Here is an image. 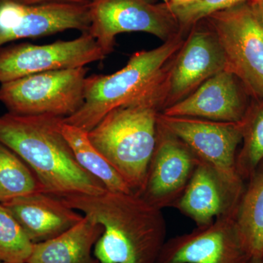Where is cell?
<instances>
[{"label": "cell", "instance_id": "obj_29", "mask_svg": "<svg viewBox=\"0 0 263 263\" xmlns=\"http://www.w3.org/2000/svg\"><path fill=\"white\" fill-rule=\"evenodd\" d=\"M262 263H263V257H262Z\"/></svg>", "mask_w": 263, "mask_h": 263}, {"label": "cell", "instance_id": "obj_22", "mask_svg": "<svg viewBox=\"0 0 263 263\" xmlns=\"http://www.w3.org/2000/svg\"><path fill=\"white\" fill-rule=\"evenodd\" d=\"M33 246L16 219L0 204V262L27 263Z\"/></svg>", "mask_w": 263, "mask_h": 263}, {"label": "cell", "instance_id": "obj_18", "mask_svg": "<svg viewBox=\"0 0 263 263\" xmlns=\"http://www.w3.org/2000/svg\"><path fill=\"white\" fill-rule=\"evenodd\" d=\"M240 196L235 219L237 228L252 258L263 257V160L250 176Z\"/></svg>", "mask_w": 263, "mask_h": 263}, {"label": "cell", "instance_id": "obj_7", "mask_svg": "<svg viewBox=\"0 0 263 263\" xmlns=\"http://www.w3.org/2000/svg\"><path fill=\"white\" fill-rule=\"evenodd\" d=\"M89 32L105 56L114 51L116 37L124 32L148 33L163 42L181 32L165 3L150 0H92L89 4Z\"/></svg>", "mask_w": 263, "mask_h": 263}, {"label": "cell", "instance_id": "obj_11", "mask_svg": "<svg viewBox=\"0 0 263 263\" xmlns=\"http://www.w3.org/2000/svg\"><path fill=\"white\" fill-rule=\"evenodd\" d=\"M89 27V5H28L0 0V48L18 40L46 37L71 29L88 32Z\"/></svg>", "mask_w": 263, "mask_h": 263}, {"label": "cell", "instance_id": "obj_13", "mask_svg": "<svg viewBox=\"0 0 263 263\" xmlns=\"http://www.w3.org/2000/svg\"><path fill=\"white\" fill-rule=\"evenodd\" d=\"M224 70L226 53L215 33L210 28L193 27L171 69L163 110L186 98L202 83Z\"/></svg>", "mask_w": 263, "mask_h": 263}, {"label": "cell", "instance_id": "obj_1", "mask_svg": "<svg viewBox=\"0 0 263 263\" xmlns=\"http://www.w3.org/2000/svg\"><path fill=\"white\" fill-rule=\"evenodd\" d=\"M61 199L103 227L93 251L99 262L157 263L166 242L165 219L139 194L106 190Z\"/></svg>", "mask_w": 263, "mask_h": 263}, {"label": "cell", "instance_id": "obj_12", "mask_svg": "<svg viewBox=\"0 0 263 263\" xmlns=\"http://www.w3.org/2000/svg\"><path fill=\"white\" fill-rule=\"evenodd\" d=\"M200 162L181 139L157 121L155 148L139 195L161 210L174 208Z\"/></svg>", "mask_w": 263, "mask_h": 263}, {"label": "cell", "instance_id": "obj_23", "mask_svg": "<svg viewBox=\"0 0 263 263\" xmlns=\"http://www.w3.org/2000/svg\"><path fill=\"white\" fill-rule=\"evenodd\" d=\"M245 2L247 0H191L183 4L167 5L183 33L211 15Z\"/></svg>", "mask_w": 263, "mask_h": 263}, {"label": "cell", "instance_id": "obj_19", "mask_svg": "<svg viewBox=\"0 0 263 263\" xmlns=\"http://www.w3.org/2000/svg\"><path fill=\"white\" fill-rule=\"evenodd\" d=\"M62 132L79 164L101 181L107 190L133 193L117 170L90 141L87 132L65 122L62 124Z\"/></svg>", "mask_w": 263, "mask_h": 263}, {"label": "cell", "instance_id": "obj_4", "mask_svg": "<svg viewBox=\"0 0 263 263\" xmlns=\"http://www.w3.org/2000/svg\"><path fill=\"white\" fill-rule=\"evenodd\" d=\"M165 98L164 92L154 93L118 107L88 133L91 143L135 193L144 186Z\"/></svg>", "mask_w": 263, "mask_h": 263}, {"label": "cell", "instance_id": "obj_6", "mask_svg": "<svg viewBox=\"0 0 263 263\" xmlns=\"http://www.w3.org/2000/svg\"><path fill=\"white\" fill-rule=\"evenodd\" d=\"M206 20L226 53L227 70L263 99V27L250 3L217 12Z\"/></svg>", "mask_w": 263, "mask_h": 263}, {"label": "cell", "instance_id": "obj_5", "mask_svg": "<svg viewBox=\"0 0 263 263\" xmlns=\"http://www.w3.org/2000/svg\"><path fill=\"white\" fill-rule=\"evenodd\" d=\"M86 67L50 71L1 84L0 102L8 113L67 118L82 106Z\"/></svg>", "mask_w": 263, "mask_h": 263}, {"label": "cell", "instance_id": "obj_14", "mask_svg": "<svg viewBox=\"0 0 263 263\" xmlns=\"http://www.w3.org/2000/svg\"><path fill=\"white\" fill-rule=\"evenodd\" d=\"M245 189L233 186L209 164L200 162L175 209L197 227L236 213Z\"/></svg>", "mask_w": 263, "mask_h": 263}, {"label": "cell", "instance_id": "obj_25", "mask_svg": "<svg viewBox=\"0 0 263 263\" xmlns=\"http://www.w3.org/2000/svg\"><path fill=\"white\" fill-rule=\"evenodd\" d=\"M249 3L263 27V0H252Z\"/></svg>", "mask_w": 263, "mask_h": 263}, {"label": "cell", "instance_id": "obj_3", "mask_svg": "<svg viewBox=\"0 0 263 263\" xmlns=\"http://www.w3.org/2000/svg\"><path fill=\"white\" fill-rule=\"evenodd\" d=\"M184 41L181 33L159 47L133 53L114 73L87 76L84 104L64 122L89 133L118 107L154 93L167 95L170 73Z\"/></svg>", "mask_w": 263, "mask_h": 263}, {"label": "cell", "instance_id": "obj_27", "mask_svg": "<svg viewBox=\"0 0 263 263\" xmlns=\"http://www.w3.org/2000/svg\"><path fill=\"white\" fill-rule=\"evenodd\" d=\"M247 263H262V259L251 258L250 260Z\"/></svg>", "mask_w": 263, "mask_h": 263}, {"label": "cell", "instance_id": "obj_26", "mask_svg": "<svg viewBox=\"0 0 263 263\" xmlns=\"http://www.w3.org/2000/svg\"><path fill=\"white\" fill-rule=\"evenodd\" d=\"M191 0H168V5H176L188 3Z\"/></svg>", "mask_w": 263, "mask_h": 263}, {"label": "cell", "instance_id": "obj_2", "mask_svg": "<svg viewBox=\"0 0 263 263\" xmlns=\"http://www.w3.org/2000/svg\"><path fill=\"white\" fill-rule=\"evenodd\" d=\"M64 118L0 116V142L34 171L46 193L58 197L97 195L106 188L79 164L62 132Z\"/></svg>", "mask_w": 263, "mask_h": 263}, {"label": "cell", "instance_id": "obj_30", "mask_svg": "<svg viewBox=\"0 0 263 263\" xmlns=\"http://www.w3.org/2000/svg\"><path fill=\"white\" fill-rule=\"evenodd\" d=\"M0 263H5V262H0Z\"/></svg>", "mask_w": 263, "mask_h": 263}, {"label": "cell", "instance_id": "obj_24", "mask_svg": "<svg viewBox=\"0 0 263 263\" xmlns=\"http://www.w3.org/2000/svg\"><path fill=\"white\" fill-rule=\"evenodd\" d=\"M21 4L37 5L50 3H70V4L89 5L92 0H13Z\"/></svg>", "mask_w": 263, "mask_h": 263}, {"label": "cell", "instance_id": "obj_16", "mask_svg": "<svg viewBox=\"0 0 263 263\" xmlns=\"http://www.w3.org/2000/svg\"><path fill=\"white\" fill-rule=\"evenodd\" d=\"M16 219L33 243L53 239L75 227L84 219L60 197L37 193L3 203Z\"/></svg>", "mask_w": 263, "mask_h": 263}, {"label": "cell", "instance_id": "obj_9", "mask_svg": "<svg viewBox=\"0 0 263 263\" xmlns=\"http://www.w3.org/2000/svg\"><path fill=\"white\" fill-rule=\"evenodd\" d=\"M106 56L89 32L46 45L24 43L0 48V83L50 71L85 67Z\"/></svg>", "mask_w": 263, "mask_h": 263}, {"label": "cell", "instance_id": "obj_10", "mask_svg": "<svg viewBox=\"0 0 263 263\" xmlns=\"http://www.w3.org/2000/svg\"><path fill=\"white\" fill-rule=\"evenodd\" d=\"M233 215L166 240L157 263H247L251 256Z\"/></svg>", "mask_w": 263, "mask_h": 263}, {"label": "cell", "instance_id": "obj_21", "mask_svg": "<svg viewBox=\"0 0 263 263\" xmlns=\"http://www.w3.org/2000/svg\"><path fill=\"white\" fill-rule=\"evenodd\" d=\"M241 150L236 166L242 179L250 177L263 160V100L247 109L242 119Z\"/></svg>", "mask_w": 263, "mask_h": 263}, {"label": "cell", "instance_id": "obj_8", "mask_svg": "<svg viewBox=\"0 0 263 263\" xmlns=\"http://www.w3.org/2000/svg\"><path fill=\"white\" fill-rule=\"evenodd\" d=\"M158 124L177 136L196 155L228 182L243 189L236 166L242 142L241 122H223L193 117H168L160 113Z\"/></svg>", "mask_w": 263, "mask_h": 263}, {"label": "cell", "instance_id": "obj_15", "mask_svg": "<svg viewBox=\"0 0 263 263\" xmlns=\"http://www.w3.org/2000/svg\"><path fill=\"white\" fill-rule=\"evenodd\" d=\"M238 80L230 71H221L161 113L168 117L198 118L215 122H241L247 109Z\"/></svg>", "mask_w": 263, "mask_h": 263}, {"label": "cell", "instance_id": "obj_20", "mask_svg": "<svg viewBox=\"0 0 263 263\" xmlns=\"http://www.w3.org/2000/svg\"><path fill=\"white\" fill-rule=\"evenodd\" d=\"M45 192L34 171L17 154L0 142V204Z\"/></svg>", "mask_w": 263, "mask_h": 263}, {"label": "cell", "instance_id": "obj_17", "mask_svg": "<svg viewBox=\"0 0 263 263\" xmlns=\"http://www.w3.org/2000/svg\"><path fill=\"white\" fill-rule=\"evenodd\" d=\"M103 227L84 216L75 227L53 239L34 243L27 263H100L93 255Z\"/></svg>", "mask_w": 263, "mask_h": 263}, {"label": "cell", "instance_id": "obj_28", "mask_svg": "<svg viewBox=\"0 0 263 263\" xmlns=\"http://www.w3.org/2000/svg\"><path fill=\"white\" fill-rule=\"evenodd\" d=\"M164 3H165L166 5H168V0H162Z\"/></svg>", "mask_w": 263, "mask_h": 263}]
</instances>
